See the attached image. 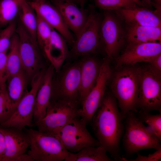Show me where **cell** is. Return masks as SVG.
Returning a JSON list of instances; mask_svg holds the SVG:
<instances>
[{
    "instance_id": "52a82bcc",
    "label": "cell",
    "mask_w": 161,
    "mask_h": 161,
    "mask_svg": "<svg viewBox=\"0 0 161 161\" xmlns=\"http://www.w3.org/2000/svg\"><path fill=\"white\" fill-rule=\"evenodd\" d=\"M79 117L74 118L63 126L50 132L56 136L69 152L76 153L84 147L100 145L88 131L86 123Z\"/></svg>"
},
{
    "instance_id": "f546056e",
    "label": "cell",
    "mask_w": 161,
    "mask_h": 161,
    "mask_svg": "<svg viewBox=\"0 0 161 161\" xmlns=\"http://www.w3.org/2000/svg\"><path fill=\"white\" fill-rule=\"evenodd\" d=\"M95 6L104 11H116L138 6L132 0H93Z\"/></svg>"
},
{
    "instance_id": "f1b7e54d",
    "label": "cell",
    "mask_w": 161,
    "mask_h": 161,
    "mask_svg": "<svg viewBox=\"0 0 161 161\" xmlns=\"http://www.w3.org/2000/svg\"><path fill=\"white\" fill-rule=\"evenodd\" d=\"M143 123L160 140H161V114L153 115L149 112H138L137 115Z\"/></svg>"
},
{
    "instance_id": "83f0119b",
    "label": "cell",
    "mask_w": 161,
    "mask_h": 161,
    "mask_svg": "<svg viewBox=\"0 0 161 161\" xmlns=\"http://www.w3.org/2000/svg\"><path fill=\"white\" fill-rule=\"evenodd\" d=\"M36 16V39L44 55L49 43L53 28L39 16L37 14Z\"/></svg>"
},
{
    "instance_id": "60d3db41",
    "label": "cell",
    "mask_w": 161,
    "mask_h": 161,
    "mask_svg": "<svg viewBox=\"0 0 161 161\" xmlns=\"http://www.w3.org/2000/svg\"><path fill=\"white\" fill-rule=\"evenodd\" d=\"M61 0V1H73L74 2H75V0Z\"/></svg>"
},
{
    "instance_id": "ac0fdd59",
    "label": "cell",
    "mask_w": 161,
    "mask_h": 161,
    "mask_svg": "<svg viewBox=\"0 0 161 161\" xmlns=\"http://www.w3.org/2000/svg\"><path fill=\"white\" fill-rule=\"evenodd\" d=\"M116 15L126 24L161 27V13L137 6L115 11Z\"/></svg>"
},
{
    "instance_id": "277c9868",
    "label": "cell",
    "mask_w": 161,
    "mask_h": 161,
    "mask_svg": "<svg viewBox=\"0 0 161 161\" xmlns=\"http://www.w3.org/2000/svg\"><path fill=\"white\" fill-rule=\"evenodd\" d=\"M30 150L28 154L36 161H61L65 160L69 152L59 139L51 133H45L30 129Z\"/></svg>"
},
{
    "instance_id": "4fadbf2b",
    "label": "cell",
    "mask_w": 161,
    "mask_h": 161,
    "mask_svg": "<svg viewBox=\"0 0 161 161\" xmlns=\"http://www.w3.org/2000/svg\"><path fill=\"white\" fill-rule=\"evenodd\" d=\"M77 106L60 100L50 101L44 118L34 124L38 130L50 133L64 126L75 117H79Z\"/></svg>"
},
{
    "instance_id": "e0dca14e",
    "label": "cell",
    "mask_w": 161,
    "mask_h": 161,
    "mask_svg": "<svg viewBox=\"0 0 161 161\" xmlns=\"http://www.w3.org/2000/svg\"><path fill=\"white\" fill-rule=\"evenodd\" d=\"M4 137L5 148L0 161H15L18 156L25 154L29 147L27 133L14 128H0Z\"/></svg>"
},
{
    "instance_id": "74e56055",
    "label": "cell",
    "mask_w": 161,
    "mask_h": 161,
    "mask_svg": "<svg viewBox=\"0 0 161 161\" xmlns=\"http://www.w3.org/2000/svg\"><path fill=\"white\" fill-rule=\"evenodd\" d=\"M75 2L78 4L81 8H84V4L87 0H74Z\"/></svg>"
},
{
    "instance_id": "ffe728a7",
    "label": "cell",
    "mask_w": 161,
    "mask_h": 161,
    "mask_svg": "<svg viewBox=\"0 0 161 161\" xmlns=\"http://www.w3.org/2000/svg\"><path fill=\"white\" fill-rule=\"evenodd\" d=\"M54 71V67L50 64L44 72L35 97L33 119L34 124L40 121L45 115L50 101Z\"/></svg>"
},
{
    "instance_id": "7a4b0ae2",
    "label": "cell",
    "mask_w": 161,
    "mask_h": 161,
    "mask_svg": "<svg viewBox=\"0 0 161 161\" xmlns=\"http://www.w3.org/2000/svg\"><path fill=\"white\" fill-rule=\"evenodd\" d=\"M139 68L127 67L117 72L111 85L112 94L117 101L123 118L130 111L137 112Z\"/></svg>"
},
{
    "instance_id": "d6a6232c",
    "label": "cell",
    "mask_w": 161,
    "mask_h": 161,
    "mask_svg": "<svg viewBox=\"0 0 161 161\" xmlns=\"http://www.w3.org/2000/svg\"><path fill=\"white\" fill-rule=\"evenodd\" d=\"M7 52L0 53V89L6 87L9 75L7 65Z\"/></svg>"
},
{
    "instance_id": "1f68e13d",
    "label": "cell",
    "mask_w": 161,
    "mask_h": 161,
    "mask_svg": "<svg viewBox=\"0 0 161 161\" xmlns=\"http://www.w3.org/2000/svg\"><path fill=\"white\" fill-rule=\"evenodd\" d=\"M13 112L6 87L0 89V124L5 121Z\"/></svg>"
},
{
    "instance_id": "8992f818",
    "label": "cell",
    "mask_w": 161,
    "mask_h": 161,
    "mask_svg": "<svg viewBox=\"0 0 161 161\" xmlns=\"http://www.w3.org/2000/svg\"><path fill=\"white\" fill-rule=\"evenodd\" d=\"M87 21L72 45L70 52L78 57L92 55L98 52L102 45L100 34V16L90 6Z\"/></svg>"
},
{
    "instance_id": "8fae6325",
    "label": "cell",
    "mask_w": 161,
    "mask_h": 161,
    "mask_svg": "<svg viewBox=\"0 0 161 161\" xmlns=\"http://www.w3.org/2000/svg\"><path fill=\"white\" fill-rule=\"evenodd\" d=\"M112 11H105L102 18L100 34L107 58L115 57L126 41L125 29L121 20Z\"/></svg>"
},
{
    "instance_id": "2e32d148",
    "label": "cell",
    "mask_w": 161,
    "mask_h": 161,
    "mask_svg": "<svg viewBox=\"0 0 161 161\" xmlns=\"http://www.w3.org/2000/svg\"><path fill=\"white\" fill-rule=\"evenodd\" d=\"M52 3L58 10L65 24L75 38L87 21L89 9L79 8L71 1L52 0Z\"/></svg>"
},
{
    "instance_id": "6da1fadb",
    "label": "cell",
    "mask_w": 161,
    "mask_h": 161,
    "mask_svg": "<svg viewBox=\"0 0 161 161\" xmlns=\"http://www.w3.org/2000/svg\"><path fill=\"white\" fill-rule=\"evenodd\" d=\"M124 120L115 98L105 95L92 121L96 139L114 160H120V144L124 131Z\"/></svg>"
},
{
    "instance_id": "d4e9b609",
    "label": "cell",
    "mask_w": 161,
    "mask_h": 161,
    "mask_svg": "<svg viewBox=\"0 0 161 161\" xmlns=\"http://www.w3.org/2000/svg\"><path fill=\"white\" fill-rule=\"evenodd\" d=\"M18 15L19 20L33 38L37 41L36 14L26 0H21Z\"/></svg>"
},
{
    "instance_id": "b9f144b4",
    "label": "cell",
    "mask_w": 161,
    "mask_h": 161,
    "mask_svg": "<svg viewBox=\"0 0 161 161\" xmlns=\"http://www.w3.org/2000/svg\"><path fill=\"white\" fill-rule=\"evenodd\" d=\"M1 30H0V32Z\"/></svg>"
},
{
    "instance_id": "44dd1931",
    "label": "cell",
    "mask_w": 161,
    "mask_h": 161,
    "mask_svg": "<svg viewBox=\"0 0 161 161\" xmlns=\"http://www.w3.org/2000/svg\"><path fill=\"white\" fill-rule=\"evenodd\" d=\"M67 43L63 36L53 29L50 42L44 56L53 66L56 72L61 69L69 54Z\"/></svg>"
},
{
    "instance_id": "836d02e7",
    "label": "cell",
    "mask_w": 161,
    "mask_h": 161,
    "mask_svg": "<svg viewBox=\"0 0 161 161\" xmlns=\"http://www.w3.org/2000/svg\"><path fill=\"white\" fill-rule=\"evenodd\" d=\"M137 153V157L135 159L128 160L122 157L121 161H159L161 160V148L156 150L154 153L150 154L146 156H143L138 152Z\"/></svg>"
},
{
    "instance_id": "7402d4cb",
    "label": "cell",
    "mask_w": 161,
    "mask_h": 161,
    "mask_svg": "<svg viewBox=\"0 0 161 161\" xmlns=\"http://www.w3.org/2000/svg\"><path fill=\"white\" fill-rule=\"evenodd\" d=\"M126 24L125 31L128 43L161 42V27Z\"/></svg>"
},
{
    "instance_id": "d590c367",
    "label": "cell",
    "mask_w": 161,
    "mask_h": 161,
    "mask_svg": "<svg viewBox=\"0 0 161 161\" xmlns=\"http://www.w3.org/2000/svg\"><path fill=\"white\" fill-rule=\"evenodd\" d=\"M5 148V142L4 135L0 129V158L3 155Z\"/></svg>"
},
{
    "instance_id": "5b68a950",
    "label": "cell",
    "mask_w": 161,
    "mask_h": 161,
    "mask_svg": "<svg viewBox=\"0 0 161 161\" xmlns=\"http://www.w3.org/2000/svg\"><path fill=\"white\" fill-rule=\"evenodd\" d=\"M56 72L57 76L52 78L50 101H62L77 106L80 79V61L69 64Z\"/></svg>"
},
{
    "instance_id": "484cf974",
    "label": "cell",
    "mask_w": 161,
    "mask_h": 161,
    "mask_svg": "<svg viewBox=\"0 0 161 161\" xmlns=\"http://www.w3.org/2000/svg\"><path fill=\"white\" fill-rule=\"evenodd\" d=\"M7 53V65L9 77L23 71L18 35L15 32L12 37Z\"/></svg>"
},
{
    "instance_id": "8d00e7d4",
    "label": "cell",
    "mask_w": 161,
    "mask_h": 161,
    "mask_svg": "<svg viewBox=\"0 0 161 161\" xmlns=\"http://www.w3.org/2000/svg\"><path fill=\"white\" fill-rule=\"evenodd\" d=\"M152 0H141V1L144 5L145 7L150 9L152 6L151 1Z\"/></svg>"
},
{
    "instance_id": "5bb4252c",
    "label": "cell",
    "mask_w": 161,
    "mask_h": 161,
    "mask_svg": "<svg viewBox=\"0 0 161 161\" xmlns=\"http://www.w3.org/2000/svg\"><path fill=\"white\" fill-rule=\"evenodd\" d=\"M161 54V42L128 43L122 54L117 58V67L147 62L152 57Z\"/></svg>"
},
{
    "instance_id": "3957f363",
    "label": "cell",
    "mask_w": 161,
    "mask_h": 161,
    "mask_svg": "<svg viewBox=\"0 0 161 161\" xmlns=\"http://www.w3.org/2000/svg\"><path fill=\"white\" fill-rule=\"evenodd\" d=\"M136 113L130 111L124 119L122 141L126 153L130 155L143 150L161 149V141L145 126Z\"/></svg>"
},
{
    "instance_id": "d6986e66",
    "label": "cell",
    "mask_w": 161,
    "mask_h": 161,
    "mask_svg": "<svg viewBox=\"0 0 161 161\" xmlns=\"http://www.w3.org/2000/svg\"><path fill=\"white\" fill-rule=\"evenodd\" d=\"M92 55L83 56L80 61V79L78 101L81 103L95 85L100 69L101 64Z\"/></svg>"
},
{
    "instance_id": "9a60e30c",
    "label": "cell",
    "mask_w": 161,
    "mask_h": 161,
    "mask_svg": "<svg viewBox=\"0 0 161 161\" xmlns=\"http://www.w3.org/2000/svg\"><path fill=\"white\" fill-rule=\"evenodd\" d=\"M36 14L61 34L72 46L75 41L72 33L65 24L59 11L52 3L47 0L37 2L28 1Z\"/></svg>"
},
{
    "instance_id": "9c48e42d",
    "label": "cell",
    "mask_w": 161,
    "mask_h": 161,
    "mask_svg": "<svg viewBox=\"0 0 161 161\" xmlns=\"http://www.w3.org/2000/svg\"><path fill=\"white\" fill-rule=\"evenodd\" d=\"M161 77L148 68H139L137 112H161Z\"/></svg>"
},
{
    "instance_id": "603a6c76",
    "label": "cell",
    "mask_w": 161,
    "mask_h": 161,
    "mask_svg": "<svg viewBox=\"0 0 161 161\" xmlns=\"http://www.w3.org/2000/svg\"><path fill=\"white\" fill-rule=\"evenodd\" d=\"M27 77L23 71L9 78L6 88L13 112L27 91ZM13 113V112H12Z\"/></svg>"
},
{
    "instance_id": "4dcf8cb0",
    "label": "cell",
    "mask_w": 161,
    "mask_h": 161,
    "mask_svg": "<svg viewBox=\"0 0 161 161\" xmlns=\"http://www.w3.org/2000/svg\"><path fill=\"white\" fill-rule=\"evenodd\" d=\"M17 26L14 21L0 32V53L7 51L12 38L16 32Z\"/></svg>"
},
{
    "instance_id": "cb8c5ba5",
    "label": "cell",
    "mask_w": 161,
    "mask_h": 161,
    "mask_svg": "<svg viewBox=\"0 0 161 161\" xmlns=\"http://www.w3.org/2000/svg\"><path fill=\"white\" fill-rule=\"evenodd\" d=\"M102 146H87L76 153L69 152L65 161H112Z\"/></svg>"
},
{
    "instance_id": "30bf717a",
    "label": "cell",
    "mask_w": 161,
    "mask_h": 161,
    "mask_svg": "<svg viewBox=\"0 0 161 161\" xmlns=\"http://www.w3.org/2000/svg\"><path fill=\"white\" fill-rule=\"evenodd\" d=\"M45 70L38 73L31 80V87L20 100L10 117L0 125L2 128H14L22 130L32 125L36 94Z\"/></svg>"
},
{
    "instance_id": "4316f807",
    "label": "cell",
    "mask_w": 161,
    "mask_h": 161,
    "mask_svg": "<svg viewBox=\"0 0 161 161\" xmlns=\"http://www.w3.org/2000/svg\"><path fill=\"white\" fill-rule=\"evenodd\" d=\"M21 0H0V27L7 25L18 15Z\"/></svg>"
},
{
    "instance_id": "ab89813d",
    "label": "cell",
    "mask_w": 161,
    "mask_h": 161,
    "mask_svg": "<svg viewBox=\"0 0 161 161\" xmlns=\"http://www.w3.org/2000/svg\"><path fill=\"white\" fill-rule=\"evenodd\" d=\"M33 0L32 1H33L39 2L45 1L46 0Z\"/></svg>"
},
{
    "instance_id": "e575fe53",
    "label": "cell",
    "mask_w": 161,
    "mask_h": 161,
    "mask_svg": "<svg viewBox=\"0 0 161 161\" xmlns=\"http://www.w3.org/2000/svg\"><path fill=\"white\" fill-rule=\"evenodd\" d=\"M147 63L149 69L157 75L161 77V54L154 56Z\"/></svg>"
},
{
    "instance_id": "7c38bea8",
    "label": "cell",
    "mask_w": 161,
    "mask_h": 161,
    "mask_svg": "<svg viewBox=\"0 0 161 161\" xmlns=\"http://www.w3.org/2000/svg\"><path fill=\"white\" fill-rule=\"evenodd\" d=\"M109 60L107 58L101 63L95 83L81 103L79 109V117L87 123L92 121L105 96L107 84L111 78Z\"/></svg>"
},
{
    "instance_id": "ba28073f",
    "label": "cell",
    "mask_w": 161,
    "mask_h": 161,
    "mask_svg": "<svg viewBox=\"0 0 161 161\" xmlns=\"http://www.w3.org/2000/svg\"><path fill=\"white\" fill-rule=\"evenodd\" d=\"M16 32L18 38L23 70L28 80H31L35 75L45 69L43 53L37 42L33 38L20 21L17 25Z\"/></svg>"
},
{
    "instance_id": "f35d334b",
    "label": "cell",
    "mask_w": 161,
    "mask_h": 161,
    "mask_svg": "<svg viewBox=\"0 0 161 161\" xmlns=\"http://www.w3.org/2000/svg\"><path fill=\"white\" fill-rule=\"evenodd\" d=\"M132 0L134 1L135 3H136L139 6L145 7L144 4H143V3H142L141 1V0Z\"/></svg>"
}]
</instances>
